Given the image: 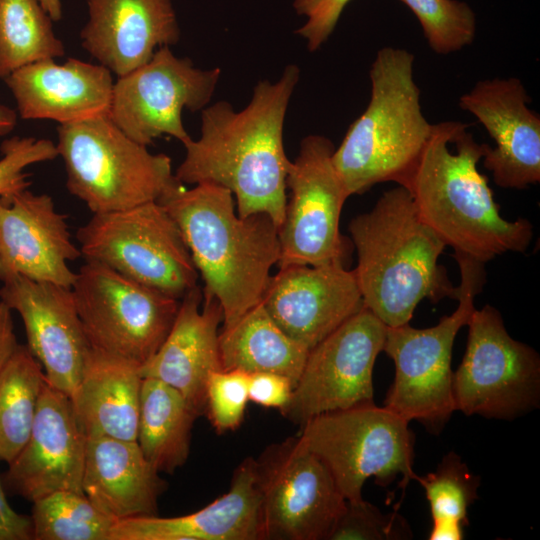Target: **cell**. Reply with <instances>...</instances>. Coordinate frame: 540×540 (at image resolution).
Listing matches in <instances>:
<instances>
[{"label":"cell","mask_w":540,"mask_h":540,"mask_svg":"<svg viewBox=\"0 0 540 540\" xmlns=\"http://www.w3.org/2000/svg\"><path fill=\"white\" fill-rule=\"evenodd\" d=\"M110 540H263L254 459L235 469L228 491L202 509L177 517L117 521Z\"/></svg>","instance_id":"24"},{"label":"cell","mask_w":540,"mask_h":540,"mask_svg":"<svg viewBox=\"0 0 540 540\" xmlns=\"http://www.w3.org/2000/svg\"><path fill=\"white\" fill-rule=\"evenodd\" d=\"M0 197L6 198L30 186L25 168L58 156L56 144L49 139L14 136L0 146Z\"/></svg>","instance_id":"36"},{"label":"cell","mask_w":540,"mask_h":540,"mask_svg":"<svg viewBox=\"0 0 540 540\" xmlns=\"http://www.w3.org/2000/svg\"><path fill=\"white\" fill-rule=\"evenodd\" d=\"M220 76V68H198L191 59L177 57L169 46H162L148 62L117 77L108 115L144 146L162 135L184 145L191 137L183 125V110L195 112L208 106Z\"/></svg>","instance_id":"13"},{"label":"cell","mask_w":540,"mask_h":540,"mask_svg":"<svg viewBox=\"0 0 540 540\" xmlns=\"http://www.w3.org/2000/svg\"><path fill=\"white\" fill-rule=\"evenodd\" d=\"M386 331L365 307L348 318L310 349L281 414L301 426L317 415L373 402V369Z\"/></svg>","instance_id":"15"},{"label":"cell","mask_w":540,"mask_h":540,"mask_svg":"<svg viewBox=\"0 0 540 540\" xmlns=\"http://www.w3.org/2000/svg\"><path fill=\"white\" fill-rule=\"evenodd\" d=\"M429 502L432 524H469V506L478 499L480 477L455 452L445 455L434 472L416 475Z\"/></svg>","instance_id":"32"},{"label":"cell","mask_w":540,"mask_h":540,"mask_svg":"<svg viewBox=\"0 0 540 540\" xmlns=\"http://www.w3.org/2000/svg\"><path fill=\"white\" fill-rule=\"evenodd\" d=\"M71 290L90 346L140 366L165 340L180 302L93 261Z\"/></svg>","instance_id":"11"},{"label":"cell","mask_w":540,"mask_h":540,"mask_svg":"<svg viewBox=\"0 0 540 540\" xmlns=\"http://www.w3.org/2000/svg\"><path fill=\"white\" fill-rule=\"evenodd\" d=\"M178 224L204 282L203 297L215 298L223 327L259 303L280 258L279 227L264 213L241 217L228 189L184 184L158 201Z\"/></svg>","instance_id":"3"},{"label":"cell","mask_w":540,"mask_h":540,"mask_svg":"<svg viewBox=\"0 0 540 540\" xmlns=\"http://www.w3.org/2000/svg\"><path fill=\"white\" fill-rule=\"evenodd\" d=\"M414 55L386 46L369 70L371 95L364 112L334 149V167L349 196L374 185L406 187L431 134L413 75Z\"/></svg>","instance_id":"5"},{"label":"cell","mask_w":540,"mask_h":540,"mask_svg":"<svg viewBox=\"0 0 540 540\" xmlns=\"http://www.w3.org/2000/svg\"><path fill=\"white\" fill-rule=\"evenodd\" d=\"M12 310L0 300V372L18 347Z\"/></svg>","instance_id":"40"},{"label":"cell","mask_w":540,"mask_h":540,"mask_svg":"<svg viewBox=\"0 0 540 540\" xmlns=\"http://www.w3.org/2000/svg\"><path fill=\"white\" fill-rule=\"evenodd\" d=\"M299 78V67L290 64L275 82L259 81L243 109L220 100L201 110V135L183 145L186 154L176 178L183 184L222 186L233 194L239 216L264 213L280 227L291 161L283 130Z\"/></svg>","instance_id":"1"},{"label":"cell","mask_w":540,"mask_h":540,"mask_svg":"<svg viewBox=\"0 0 540 540\" xmlns=\"http://www.w3.org/2000/svg\"><path fill=\"white\" fill-rule=\"evenodd\" d=\"M17 122V113L8 106L0 104V135L10 132Z\"/></svg>","instance_id":"42"},{"label":"cell","mask_w":540,"mask_h":540,"mask_svg":"<svg viewBox=\"0 0 540 540\" xmlns=\"http://www.w3.org/2000/svg\"><path fill=\"white\" fill-rule=\"evenodd\" d=\"M249 374L238 369L212 372L206 385L208 418L218 433L236 430L249 401Z\"/></svg>","instance_id":"35"},{"label":"cell","mask_w":540,"mask_h":540,"mask_svg":"<svg viewBox=\"0 0 540 540\" xmlns=\"http://www.w3.org/2000/svg\"><path fill=\"white\" fill-rule=\"evenodd\" d=\"M140 365L90 347L70 396L87 437L136 441L142 376Z\"/></svg>","instance_id":"26"},{"label":"cell","mask_w":540,"mask_h":540,"mask_svg":"<svg viewBox=\"0 0 540 540\" xmlns=\"http://www.w3.org/2000/svg\"><path fill=\"white\" fill-rule=\"evenodd\" d=\"M57 137L67 189L93 214L158 202L183 184L173 173L169 156L149 152L108 114L61 124Z\"/></svg>","instance_id":"6"},{"label":"cell","mask_w":540,"mask_h":540,"mask_svg":"<svg viewBox=\"0 0 540 540\" xmlns=\"http://www.w3.org/2000/svg\"><path fill=\"white\" fill-rule=\"evenodd\" d=\"M219 351L222 369L277 373L296 384L310 350L286 334L260 301L223 327Z\"/></svg>","instance_id":"27"},{"label":"cell","mask_w":540,"mask_h":540,"mask_svg":"<svg viewBox=\"0 0 540 540\" xmlns=\"http://www.w3.org/2000/svg\"><path fill=\"white\" fill-rule=\"evenodd\" d=\"M77 240L85 261L104 264L169 297L180 300L198 286L184 236L159 202L93 214L78 229Z\"/></svg>","instance_id":"9"},{"label":"cell","mask_w":540,"mask_h":540,"mask_svg":"<svg viewBox=\"0 0 540 540\" xmlns=\"http://www.w3.org/2000/svg\"><path fill=\"white\" fill-rule=\"evenodd\" d=\"M81 256L52 197L26 189L0 197V282L21 275L71 288Z\"/></svg>","instance_id":"20"},{"label":"cell","mask_w":540,"mask_h":540,"mask_svg":"<svg viewBox=\"0 0 540 540\" xmlns=\"http://www.w3.org/2000/svg\"><path fill=\"white\" fill-rule=\"evenodd\" d=\"M86 444L70 396L46 381L28 440L8 463L6 486L32 502L58 490L83 493Z\"/></svg>","instance_id":"19"},{"label":"cell","mask_w":540,"mask_h":540,"mask_svg":"<svg viewBox=\"0 0 540 540\" xmlns=\"http://www.w3.org/2000/svg\"><path fill=\"white\" fill-rule=\"evenodd\" d=\"M348 230L363 305L387 327L409 323L423 299H455L457 287L438 263L446 246L422 220L405 187L385 191Z\"/></svg>","instance_id":"4"},{"label":"cell","mask_w":540,"mask_h":540,"mask_svg":"<svg viewBox=\"0 0 540 540\" xmlns=\"http://www.w3.org/2000/svg\"><path fill=\"white\" fill-rule=\"evenodd\" d=\"M351 0H294L293 8L305 22L296 30L306 42L307 49L315 52L334 32L337 23Z\"/></svg>","instance_id":"37"},{"label":"cell","mask_w":540,"mask_h":540,"mask_svg":"<svg viewBox=\"0 0 540 540\" xmlns=\"http://www.w3.org/2000/svg\"><path fill=\"white\" fill-rule=\"evenodd\" d=\"M453 257L461 275L455 311L428 328H414L409 323L387 327L383 347L395 365L383 406L409 422L418 421L433 434L442 431L455 411L452 348L486 283L485 263L462 253L454 252Z\"/></svg>","instance_id":"7"},{"label":"cell","mask_w":540,"mask_h":540,"mask_svg":"<svg viewBox=\"0 0 540 540\" xmlns=\"http://www.w3.org/2000/svg\"><path fill=\"white\" fill-rule=\"evenodd\" d=\"M33 539L30 516L19 514L8 503L0 480V540Z\"/></svg>","instance_id":"39"},{"label":"cell","mask_w":540,"mask_h":540,"mask_svg":"<svg viewBox=\"0 0 540 540\" xmlns=\"http://www.w3.org/2000/svg\"><path fill=\"white\" fill-rule=\"evenodd\" d=\"M197 412L170 385L143 378L136 441L145 458L161 473L185 464Z\"/></svg>","instance_id":"28"},{"label":"cell","mask_w":540,"mask_h":540,"mask_svg":"<svg viewBox=\"0 0 540 540\" xmlns=\"http://www.w3.org/2000/svg\"><path fill=\"white\" fill-rule=\"evenodd\" d=\"M462 361L453 372L455 411L511 420L539 406L540 358L513 339L501 313L486 304L471 314Z\"/></svg>","instance_id":"10"},{"label":"cell","mask_w":540,"mask_h":540,"mask_svg":"<svg viewBox=\"0 0 540 540\" xmlns=\"http://www.w3.org/2000/svg\"><path fill=\"white\" fill-rule=\"evenodd\" d=\"M432 124V130L406 189L422 220L454 252L483 263L507 252L525 253L533 226L525 218L504 219L488 179L477 168L487 144L478 143L470 125Z\"/></svg>","instance_id":"2"},{"label":"cell","mask_w":540,"mask_h":540,"mask_svg":"<svg viewBox=\"0 0 540 540\" xmlns=\"http://www.w3.org/2000/svg\"><path fill=\"white\" fill-rule=\"evenodd\" d=\"M82 47L117 77L148 62L162 46L180 40L172 0H87Z\"/></svg>","instance_id":"21"},{"label":"cell","mask_w":540,"mask_h":540,"mask_svg":"<svg viewBox=\"0 0 540 540\" xmlns=\"http://www.w3.org/2000/svg\"><path fill=\"white\" fill-rule=\"evenodd\" d=\"M294 385L290 378L281 374L251 373L248 382L249 401L282 411L291 399Z\"/></svg>","instance_id":"38"},{"label":"cell","mask_w":540,"mask_h":540,"mask_svg":"<svg viewBox=\"0 0 540 540\" xmlns=\"http://www.w3.org/2000/svg\"><path fill=\"white\" fill-rule=\"evenodd\" d=\"M43 9L50 16L52 21H59L62 18V4L60 0H38Z\"/></svg>","instance_id":"43"},{"label":"cell","mask_w":540,"mask_h":540,"mask_svg":"<svg viewBox=\"0 0 540 540\" xmlns=\"http://www.w3.org/2000/svg\"><path fill=\"white\" fill-rule=\"evenodd\" d=\"M1 283L0 300L20 315L26 346L40 362L46 381L71 396L91 347L71 288L21 275Z\"/></svg>","instance_id":"16"},{"label":"cell","mask_w":540,"mask_h":540,"mask_svg":"<svg viewBox=\"0 0 540 540\" xmlns=\"http://www.w3.org/2000/svg\"><path fill=\"white\" fill-rule=\"evenodd\" d=\"M30 518L36 540H110L116 523L84 493L71 490L34 500Z\"/></svg>","instance_id":"31"},{"label":"cell","mask_w":540,"mask_h":540,"mask_svg":"<svg viewBox=\"0 0 540 540\" xmlns=\"http://www.w3.org/2000/svg\"><path fill=\"white\" fill-rule=\"evenodd\" d=\"M166 488L137 441L87 437L83 493L116 522L158 515L159 498Z\"/></svg>","instance_id":"25"},{"label":"cell","mask_w":540,"mask_h":540,"mask_svg":"<svg viewBox=\"0 0 540 540\" xmlns=\"http://www.w3.org/2000/svg\"><path fill=\"white\" fill-rule=\"evenodd\" d=\"M65 54L38 0H0V79L32 62Z\"/></svg>","instance_id":"30"},{"label":"cell","mask_w":540,"mask_h":540,"mask_svg":"<svg viewBox=\"0 0 540 540\" xmlns=\"http://www.w3.org/2000/svg\"><path fill=\"white\" fill-rule=\"evenodd\" d=\"M331 472L346 501L362 498L365 481L387 487L401 475L402 489L415 480V435L409 421L374 402L317 415L297 435Z\"/></svg>","instance_id":"8"},{"label":"cell","mask_w":540,"mask_h":540,"mask_svg":"<svg viewBox=\"0 0 540 540\" xmlns=\"http://www.w3.org/2000/svg\"><path fill=\"white\" fill-rule=\"evenodd\" d=\"M529 103L517 77L480 80L459 99L495 143L482 159L499 187L521 190L540 182V116Z\"/></svg>","instance_id":"17"},{"label":"cell","mask_w":540,"mask_h":540,"mask_svg":"<svg viewBox=\"0 0 540 540\" xmlns=\"http://www.w3.org/2000/svg\"><path fill=\"white\" fill-rule=\"evenodd\" d=\"M196 286L179 302L177 315L157 352L139 367L142 378L160 380L178 390L200 416L206 409L210 374L222 369L218 327L223 322L219 302L204 297Z\"/></svg>","instance_id":"23"},{"label":"cell","mask_w":540,"mask_h":540,"mask_svg":"<svg viewBox=\"0 0 540 540\" xmlns=\"http://www.w3.org/2000/svg\"><path fill=\"white\" fill-rule=\"evenodd\" d=\"M261 302L278 326L309 350L364 307L343 261L279 268Z\"/></svg>","instance_id":"18"},{"label":"cell","mask_w":540,"mask_h":540,"mask_svg":"<svg viewBox=\"0 0 540 540\" xmlns=\"http://www.w3.org/2000/svg\"><path fill=\"white\" fill-rule=\"evenodd\" d=\"M20 117L61 124L107 115L113 95L112 73L102 65L69 58L63 64L44 59L4 79Z\"/></svg>","instance_id":"22"},{"label":"cell","mask_w":540,"mask_h":540,"mask_svg":"<svg viewBox=\"0 0 540 540\" xmlns=\"http://www.w3.org/2000/svg\"><path fill=\"white\" fill-rule=\"evenodd\" d=\"M263 540H327L346 506L327 466L297 436L254 459Z\"/></svg>","instance_id":"12"},{"label":"cell","mask_w":540,"mask_h":540,"mask_svg":"<svg viewBox=\"0 0 540 540\" xmlns=\"http://www.w3.org/2000/svg\"><path fill=\"white\" fill-rule=\"evenodd\" d=\"M411 537L408 523L397 509L384 514L373 504L361 499L346 501L327 540H397Z\"/></svg>","instance_id":"34"},{"label":"cell","mask_w":540,"mask_h":540,"mask_svg":"<svg viewBox=\"0 0 540 540\" xmlns=\"http://www.w3.org/2000/svg\"><path fill=\"white\" fill-rule=\"evenodd\" d=\"M463 538V527L454 524H432L428 537L430 540H461Z\"/></svg>","instance_id":"41"},{"label":"cell","mask_w":540,"mask_h":540,"mask_svg":"<svg viewBox=\"0 0 540 540\" xmlns=\"http://www.w3.org/2000/svg\"><path fill=\"white\" fill-rule=\"evenodd\" d=\"M45 382L40 362L19 344L0 372V461L10 463L27 442Z\"/></svg>","instance_id":"29"},{"label":"cell","mask_w":540,"mask_h":540,"mask_svg":"<svg viewBox=\"0 0 540 540\" xmlns=\"http://www.w3.org/2000/svg\"><path fill=\"white\" fill-rule=\"evenodd\" d=\"M418 19L429 47L440 55L458 52L473 43L476 15L459 0H400Z\"/></svg>","instance_id":"33"},{"label":"cell","mask_w":540,"mask_h":540,"mask_svg":"<svg viewBox=\"0 0 540 540\" xmlns=\"http://www.w3.org/2000/svg\"><path fill=\"white\" fill-rule=\"evenodd\" d=\"M332 141L318 134L300 142L290 161L286 186L289 198L279 227V268L343 261L340 216L349 195L334 167Z\"/></svg>","instance_id":"14"}]
</instances>
